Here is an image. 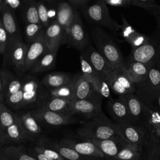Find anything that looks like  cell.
Returning a JSON list of instances; mask_svg holds the SVG:
<instances>
[{"instance_id":"1","label":"cell","mask_w":160,"mask_h":160,"mask_svg":"<svg viewBox=\"0 0 160 160\" xmlns=\"http://www.w3.org/2000/svg\"><path fill=\"white\" fill-rule=\"evenodd\" d=\"M91 38L96 50L113 69L126 66L121 49L103 28L99 26L93 28L91 31Z\"/></svg>"},{"instance_id":"2","label":"cell","mask_w":160,"mask_h":160,"mask_svg":"<svg viewBox=\"0 0 160 160\" xmlns=\"http://www.w3.org/2000/svg\"><path fill=\"white\" fill-rule=\"evenodd\" d=\"M77 132L81 137L89 139H106L118 135L116 123L102 111L84 122Z\"/></svg>"},{"instance_id":"3","label":"cell","mask_w":160,"mask_h":160,"mask_svg":"<svg viewBox=\"0 0 160 160\" xmlns=\"http://www.w3.org/2000/svg\"><path fill=\"white\" fill-rule=\"evenodd\" d=\"M81 11L90 21L106 28L114 36L120 34L122 26L112 19L104 0H99L89 4Z\"/></svg>"},{"instance_id":"4","label":"cell","mask_w":160,"mask_h":160,"mask_svg":"<svg viewBox=\"0 0 160 160\" xmlns=\"http://www.w3.org/2000/svg\"><path fill=\"white\" fill-rule=\"evenodd\" d=\"M160 92V66L151 64L146 78L136 84L134 94L151 108Z\"/></svg>"},{"instance_id":"5","label":"cell","mask_w":160,"mask_h":160,"mask_svg":"<svg viewBox=\"0 0 160 160\" xmlns=\"http://www.w3.org/2000/svg\"><path fill=\"white\" fill-rule=\"evenodd\" d=\"M118 135L125 141L146 148L151 142V138L146 129L138 123H116Z\"/></svg>"},{"instance_id":"6","label":"cell","mask_w":160,"mask_h":160,"mask_svg":"<svg viewBox=\"0 0 160 160\" xmlns=\"http://www.w3.org/2000/svg\"><path fill=\"white\" fill-rule=\"evenodd\" d=\"M103 97L95 92L87 99L76 100L71 102L69 114L73 116L80 114L89 119L101 111V104Z\"/></svg>"},{"instance_id":"7","label":"cell","mask_w":160,"mask_h":160,"mask_svg":"<svg viewBox=\"0 0 160 160\" xmlns=\"http://www.w3.org/2000/svg\"><path fill=\"white\" fill-rule=\"evenodd\" d=\"M67 44L80 52L89 44L88 35L78 10L76 11L73 21L67 31Z\"/></svg>"},{"instance_id":"8","label":"cell","mask_w":160,"mask_h":160,"mask_svg":"<svg viewBox=\"0 0 160 160\" xmlns=\"http://www.w3.org/2000/svg\"><path fill=\"white\" fill-rule=\"evenodd\" d=\"M126 66L114 69L108 80L111 91L118 96L135 92L136 84Z\"/></svg>"},{"instance_id":"9","label":"cell","mask_w":160,"mask_h":160,"mask_svg":"<svg viewBox=\"0 0 160 160\" xmlns=\"http://www.w3.org/2000/svg\"><path fill=\"white\" fill-rule=\"evenodd\" d=\"M0 19L9 37V52L10 49L14 44L22 41L20 29L14 15V12L10 9L4 3L2 0H0Z\"/></svg>"},{"instance_id":"10","label":"cell","mask_w":160,"mask_h":160,"mask_svg":"<svg viewBox=\"0 0 160 160\" xmlns=\"http://www.w3.org/2000/svg\"><path fill=\"white\" fill-rule=\"evenodd\" d=\"M31 112L39 123L48 126H61L76 122V119L72 116L48 111L41 108L31 110Z\"/></svg>"},{"instance_id":"11","label":"cell","mask_w":160,"mask_h":160,"mask_svg":"<svg viewBox=\"0 0 160 160\" xmlns=\"http://www.w3.org/2000/svg\"><path fill=\"white\" fill-rule=\"evenodd\" d=\"M28 141H29L28 136L18 116L14 124L5 129H0L1 148L9 145H21Z\"/></svg>"},{"instance_id":"12","label":"cell","mask_w":160,"mask_h":160,"mask_svg":"<svg viewBox=\"0 0 160 160\" xmlns=\"http://www.w3.org/2000/svg\"><path fill=\"white\" fill-rule=\"evenodd\" d=\"M81 54L86 58L96 71L101 76L104 78L108 82V80L114 69L109 64L96 49L89 44L81 52Z\"/></svg>"},{"instance_id":"13","label":"cell","mask_w":160,"mask_h":160,"mask_svg":"<svg viewBox=\"0 0 160 160\" xmlns=\"http://www.w3.org/2000/svg\"><path fill=\"white\" fill-rule=\"evenodd\" d=\"M59 141L62 144L74 149L82 156L96 159L105 158L104 155L101 152V151L89 139H88V141H81L68 138L61 139Z\"/></svg>"},{"instance_id":"14","label":"cell","mask_w":160,"mask_h":160,"mask_svg":"<svg viewBox=\"0 0 160 160\" xmlns=\"http://www.w3.org/2000/svg\"><path fill=\"white\" fill-rule=\"evenodd\" d=\"M49 48L44 38L43 30L39 38L28 46L25 71L31 70L34 64L49 51Z\"/></svg>"},{"instance_id":"15","label":"cell","mask_w":160,"mask_h":160,"mask_svg":"<svg viewBox=\"0 0 160 160\" xmlns=\"http://www.w3.org/2000/svg\"><path fill=\"white\" fill-rule=\"evenodd\" d=\"M41 82L34 76H28L23 78L22 91L23 92V102L22 108L31 106L36 103L40 98Z\"/></svg>"},{"instance_id":"16","label":"cell","mask_w":160,"mask_h":160,"mask_svg":"<svg viewBox=\"0 0 160 160\" xmlns=\"http://www.w3.org/2000/svg\"><path fill=\"white\" fill-rule=\"evenodd\" d=\"M44 36L49 49L58 48L67 44V32L56 21L52 22L44 29Z\"/></svg>"},{"instance_id":"17","label":"cell","mask_w":160,"mask_h":160,"mask_svg":"<svg viewBox=\"0 0 160 160\" xmlns=\"http://www.w3.org/2000/svg\"><path fill=\"white\" fill-rule=\"evenodd\" d=\"M127 106L128 111L135 123H141L146 112V105L134 93H129L118 96Z\"/></svg>"},{"instance_id":"18","label":"cell","mask_w":160,"mask_h":160,"mask_svg":"<svg viewBox=\"0 0 160 160\" xmlns=\"http://www.w3.org/2000/svg\"><path fill=\"white\" fill-rule=\"evenodd\" d=\"M90 140L104 155V157L109 158L110 160H112L118 154L126 142L119 135L114 136L106 139H92Z\"/></svg>"},{"instance_id":"19","label":"cell","mask_w":160,"mask_h":160,"mask_svg":"<svg viewBox=\"0 0 160 160\" xmlns=\"http://www.w3.org/2000/svg\"><path fill=\"white\" fill-rule=\"evenodd\" d=\"M108 109L114 122L135 123L127 106L120 99H108Z\"/></svg>"},{"instance_id":"20","label":"cell","mask_w":160,"mask_h":160,"mask_svg":"<svg viewBox=\"0 0 160 160\" xmlns=\"http://www.w3.org/2000/svg\"><path fill=\"white\" fill-rule=\"evenodd\" d=\"M122 24L119 36L122 37L124 40L128 42L131 46L132 49L137 48L147 42L149 36H146L137 32L126 21L122 15Z\"/></svg>"},{"instance_id":"21","label":"cell","mask_w":160,"mask_h":160,"mask_svg":"<svg viewBox=\"0 0 160 160\" xmlns=\"http://www.w3.org/2000/svg\"><path fill=\"white\" fill-rule=\"evenodd\" d=\"M16 115L26 131L29 141H34L41 138L42 129L40 123L33 116L31 111L18 113Z\"/></svg>"},{"instance_id":"22","label":"cell","mask_w":160,"mask_h":160,"mask_svg":"<svg viewBox=\"0 0 160 160\" xmlns=\"http://www.w3.org/2000/svg\"><path fill=\"white\" fill-rule=\"evenodd\" d=\"M28 46L22 41L14 44L10 49L8 58L9 59L14 69L18 73L25 72Z\"/></svg>"},{"instance_id":"23","label":"cell","mask_w":160,"mask_h":160,"mask_svg":"<svg viewBox=\"0 0 160 160\" xmlns=\"http://www.w3.org/2000/svg\"><path fill=\"white\" fill-rule=\"evenodd\" d=\"M0 160H37L23 145L4 146L0 149Z\"/></svg>"},{"instance_id":"24","label":"cell","mask_w":160,"mask_h":160,"mask_svg":"<svg viewBox=\"0 0 160 160\" xmlns=\"http://www.w3.org/2000/svg\"><path fill=\"white\" fill-rule=\"evenodd\" d=\"M57 13L56 21L66 31L74 18L76 9L73 8L68 1H59L56 6Z\"/></svg>"},{"instance_id":"25","label":"cell","mask_w":160,"mask_h":160,"mask_svg":"<svg viewBox=\"0 0 160 160\" xmlns=\"http://www.w3.org/2000/svg\"><path fill=\"white\" fill-rule=\"evenodd\" d=\"M71 104V101L67 99L50 97L48 99L42 100L38 108H41L48 111L69 115V112Z\"/></svg>"},{"instance_id":"26","label":"cell","mask_w":160,"mask_h":160,"mask_svg":"<svg viewBox=\"0 0 160 160\" xmlns=\"http://www.w3.org/2000/svg\"><path fill=\"white\" fill-rule=\"evenodd\" d=\"M95 92L92 84L82 74L78 76L74 86V101L89 98Z\"/></svg>"},{"instance_id":"27","label":"cell","mask_w":160,"mask_h":160,"mask_svg":"<svg viewBox=\"0 0 160 160\" xmlns=\"http://www.w3.org/2000/svg\"><path fill=\"white\" fill-rule=\"evenodd\" d=\"M142 147L126 141L112 160H142Z\"/></svg>"},{"instance_id":"28","label":"cell","mask_w":160,"mask_h":160,"mask_svg":"<svg viewBox=\"0 0 160 160\" xmlns=\"http://www.w3.org/2000/svg\"><path fill=\"white\" fill-rule=\"evenodd\" d=\"M58 48H51L43 55L31 69L34 73L47 71L54 67Z\"/></svg>"},{"instance_id":"29","label":"cell","mask_w":160,"mask_h":160,"mask_svg":"<svg viewBox=\"0 0 160 160\" xmlns=\"http://www.w3.org/2000/svg\"><path fill=\"white\" fill-rule=\"evenodd\" d=\"M151 65L137 61L126 62V68L135 84L142 81L148 76Z\"/></svg>"},{"instance_id":"30","label":"cell","mask_w":160,"mask_h":160,"mask_svg":"<svg viewBox=\"0 0 160 160\" xmlns=\"http://www.w3.org/2000/svg\"><path fill=\"white\" fill-rule=\"evenodd\" d=\"M74 78L66 73L52 72L44 77L41 83L49 89H54L69 84Z\"/></svg>"},{"instance_id":"31","label":"cell","mask_w":160,"mask_h":160,"mask_svg":"<svg viewBox=\"0 0 160 160\" xmlns=\"http://www.w3.org/2000/svg\"><path fill=\"white\" fill-rule=\"evenodd\" d=\"M33 148L55 160H65L54 149L52 140L49 138L41 137L38 139L36 144Z\"/></svg>"},{"instance_id":"32","label":"cell","mask_w":160,"mask_h":160,"mask_svg":"<svg viewBox=\"0 0 160 160\" xmlns=\"http://www.w3.org/2000/svg\"><path fill=\"white\" fill-rule=\"evenodd\" d=\"M52 144L54 149L65 160H98L80 154L71 148L62 144L59 141L52 140Z\"/></svg>"},{"instance_id":"33","label":"cell","mask_w":160,"mask_h":160,"mask_svg":"<svg viewBox=\"0 0 160 160\" xmlns=\"http://www.w3.org/2000/svg\"><path fill=\"white\" fill-rule=\"evenodd\" d=\"M77 78L78 76H75L73 80L68 84L57 88L49 89V96L50 97L67 99L71 102L73 101L74 94V86Z\"/></svg>"},{"instance_id":"34","label":"cell","mask_w":160,"mask_h":160,"mask_svg":"<svg viewBox=\"0 0 160 160\" xmlns=\"http://www.w3.org/2000/svg\"><path fill=\"white\" fill-rule=\"evenodd\" d=\"M22 9L26 24H40L37 2L32 0L25 1Z\"/></svg>"},{"instance_id":"35","label":"cell","mask_w":160,"mask_h":160,"mask_svg":"<svg viewBox=\"0 0 160 160\" xmlns=\"http://www.w3.org/2000/svg\"><path fill=\"white\" fill-rule=\"evenodd\" d=\"M17 120L16 114L13 113L4 102H0V129H5Z\"/></svg>"},{"instance_id":"36","label":"cell","mask_w":160,"mask_h":160,"mask_svg":"<svg viewBox=\"0 0 160 160\" xmlns=\"http://www.w3.org/2000/svg\"><path fill=\"white\" fill-rule=\"evenodd\" d=\"M79 59L82 75L93 84L98 80L100 75L83 55L81 54L79 56Z\"/></svg>"},{"instance_id":"37","label":"cell","mask_w":160,"mask_h":160,"mask_svg":"<svg viewBox=\"0 0 160 160\" xmlns=\"http://www.w3.org/2000/svg\"><path fill=\"white\" fill-rule=\"evenodd\" d=\"M22 84L23 78H19L14 76L9 71L8 75V84L3 96L4 101L7 98L21 90L22 89Z\"/></svg>"},{"instance_id":"38","label":"cell","mask_w":160,"mask_h":160,"mask_svg":"<svg viewBox=\"0 0 160 160\" xmlns=\"http://www.w3.org/2000/svg\"><path fill=\"white\" fill-rule=\"evenodd\" d=\"M142 160H160V139L151 141L143 149Z\"/></svg>"},{"instance_id":"39","label":"cell","mask_w":160,"mask_h":160,"mask_svg":"<svg viewBox=\"0 0 160 160\" xmlns=\"http://www.w3.org/2000/svg\"><path fill=\"white\" fill-rule=\"evenodd\" d=\"M41 24H26L24 28V34L27 41L31 43L38 39L44 30Z\"/></svg>"},{"instance_id":"40","label":"cell","mask_w":160,"mask_h":160,"mask_svg":"<svg viewBox=\"0 0 160 160\" xmlns=\"http://www.w3.org/2000/svg\"><path fill=\"white\" fill-rule=\"evenodd\" d=\"M132 6L145 9L154 17L160 10V4L154 0H132Z\"/></svg>"},{"instance_id":"41","label":"cell","mask_w":160,"mask_h":160,"mask_svg":"<svg viewBox=\"0 0 160 160\" xmlns=\"http://www.w3.org/2000/svg\"><path fill=\"white\" fill-rule=\"evenodd\" d=\"M37 7L40 24L45 29L51 24L48 5L44 1H37Z\"/></svg>"},{"instance_id":"42","label":"cell","mask_w":160,"mask_h":160,"mask_svg":"<svg viewBox=\"0 0 160 160\" xmlns=\"http://www.w3.org/2000/svg\"><path fill=\"white\" fill-rule=\"evenodd\" d=\"M23 102V92L22 89L14 94L7 98L4 100V103L14 109H19L22 108Z\"/></svg>"},{"instance_id":"43","label":"cell","mask_w":160,"mask_h":160,"mask_svg":"<svg viewBox=\"0 0 160 160\" xmlns=\"http://www.w3.org/2000/svg\"><path fill=\"white\" fill-rule=\"evenodd\" d=\"M9 52V37L0 19V53L6 58Z\"/></svg>"},{"instance_id":"44","label":"cell","mask_w":160,"mask_h":160,"mask_svg":"<svg viewBox=\"0 0 160 160\" xmlns=\"http://www.w3.org/2000/svg\"><path fill=\"white\" fill-rule=\"evenodd\" d=\"M9 72L6 69H1L0 72V102H4L3 96L8 84Z\"/></svg>"},{"instance_id":"45","label":"cell","mask_w":160,"mask_h":160,"mask_svg":"<svg viewBox=\"0 0 160 160\" xmlns=\"http://www.w3.org/2000/svg\"><path fill=\"white\" fill-rule=\"evenodd\" d=\"M108 5L115 7L126 8L132 6V0H104Z\"/></svg>"},{"instance_id":"46","label":"cell","mask_w":160,"mask_h":160,"mask_svg":"<svg viewBox=\"0 0 160 160\" xmlns=\"http://www.w3.org/2000/svg\"><path fill=\"white\" fill-rule=\"evenodd\" d=\"M4 3L13 12L19 9H22L25 1L19 0H2Z\"/></svg>"},{"instance_id":"47","label":"cell","mask_w":160,"mask_h":160,"mask_svg":"<svg viewBox=\"0 0 160 160\" xmlns=\"http://www.w3.org/2000/svg\"><path fill=\"white\" fill-rule=\"evenodd\" d=\"M68 2L76 10H82L90 3L89 0H69Z\"/></svg>"},{"instance_id":"48","label":"cell","mask_w":160,"mask_h":160,"mask_svg":"<svg viewBox=\"0 0 160 160\" xmlns=\"http://www.w3.org/2000/svg\"><path fill=\"white\" fill-rule=\"evenodd\" d=\"M28 151L31 156H32L37 160H55V159H54L51 158H49V157L44 155V154L36 151L34 148L29 149L28 150Z\"/></svg>"},{"instance_id":"49","label":"cell","mask_w":160,"mask_h":160,"mask_svg":"<svg viewBox=\"0 0 160 160\" xmlns=\"http://www.w3.org/2000/svg\"><path fill=\"white\" fill-rule=\"evenodd\" d=\"M150 108L155 110L160 114V92L158 94L154 102L153 103V104L151 106Z\"/></svg>"},{"instance_id":"50","label":"cell","mask_w":160,"mask_h":160,"mask_svg":"<svg viewBox=\"0 0 160 160\" xmlns=\"http://www.w3.org/2000/svg\"><path fill=\"white\" fill-rule=\"evenodd\" d=\"M154 18H155V19H156V23H157V29H156V31H158L159 32H160V10L155 15Z\"/></svg>"}]
</instances>
